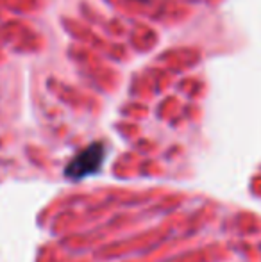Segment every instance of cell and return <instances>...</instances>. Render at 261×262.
<instances>
[{
	"instance_id": "cell-1",
	"label": "cell",
	"mask_w": 261,
	"mask_h": 262,
	"mask_svg": "<svg viewBox=\"0 0 261 262\" xmlns=\"http://www.w3.org/2000/svg\"><path fill=\"white\" fill-rule=\"evenodd\" d=\"M104 154L106 152L102 143H93V145L86 146L68 162V166L65 168V175L72 180H83L90 175H95L101 169Z\"/></svg>"
},
{
	"instance_id": "cell-2",
	"label": "cell",
	"mask_w": 261,
	"mask_h": 262,
	"mask_svg": "<svg viewBox=\"0 0 261 262\" xmlns=\"http://www.w3.org/2000/svg\"><path fill=\"white\" fill-rule=\"evenodd\" d=\"M142 2H145V0H142Z\"/></svg>"
}]
</instances>
